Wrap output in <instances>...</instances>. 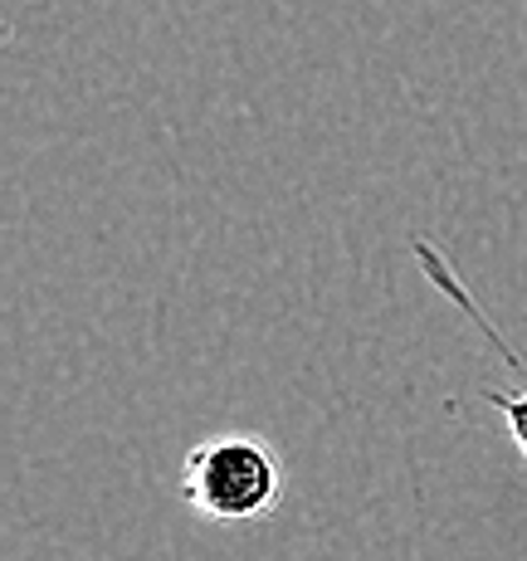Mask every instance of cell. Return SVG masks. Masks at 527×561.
Instances as JSON below:
<instances>
[{
    "label": "cell",
    "mask_w": 527,
    "mask_h": 561,
    "mask_svg": "<svg viewBox=\"0 0 527 561\" xmlns=\"http://www.w3.org/2000/svg\"><path fill=\"white\" fill-rule=\"evenodd\" d=\"M421 264H425V274L435 278V284H445V288H449V298H455V304L465 308L469 318H474V322H483V332H489V337L499 342V352H503V357H508V366H513V371L523 376V362H518V352H513L508 342H503L499 332H493V322H489V318H483V312H479V304H474V298L465 294V288L455 284V274H449L445 254H439V250H425V254H421ZM489 405H493V410H499V415H503V425H508L513 445H518V449H523V459H527V376H523V386H518V391H489Z\"/></svg>",
    "instance_id": "obj_2"
},
{
    "label": "cell",
    "mask_w": 527,
    "mask_h": 561,
    "mask_svg": "<svg viewBox=\"0 0 527 561\" xmlns=\"http://www.w3.org/2000/svg\"><path fill=\"white\" fill-rule=\"evenodd\" d=\"M181 499L210 523H254L284 503V459L260 435H210L186 449Z\"/></svg>",
    "instance_id": "obj_1"
}]
</instances>
